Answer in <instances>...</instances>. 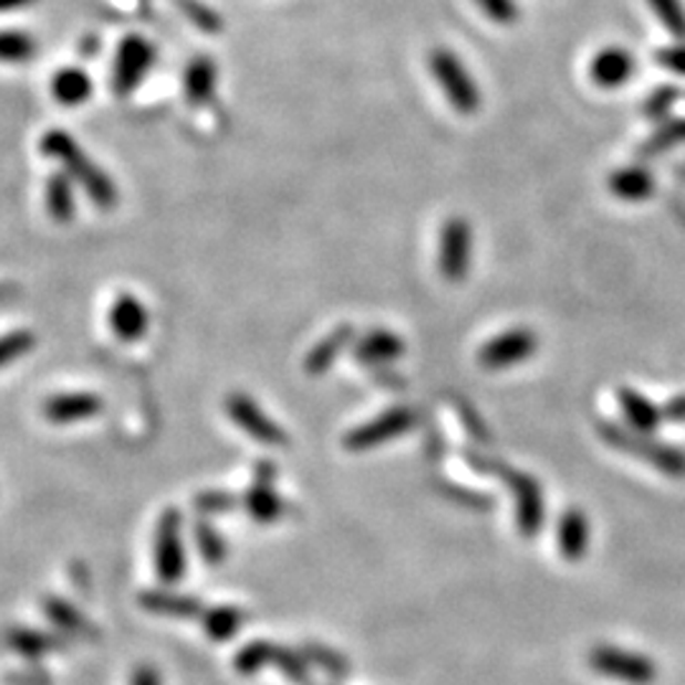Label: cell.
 I'll return each mask as SVG.
<instances>
[{"label": "cell", "instance_id": "19", "mask_svg": "<svg viewBox=\"0 0 685 685\" xmlns=\"http://www.w3.org/2000/svg\"><path fill=\"white\" fill-rule=\"evenodd\" d=\"M51 97L64 107H80L92 97V80L84 69L66 66L51 76Z\"/></svg>", "mask_w": 685, "mask_h": 685}, {"label": "cell", "instance_id": "24", "mask_svg": "<svg viewBox=\"0 0 685 685\" xmlns=\"http://www.w3.org/2000/svg\"><path fill=\"white\" fill-rule=\"evenodd\" d=\"M39 43L25 31H0V62L25 64L37 54Z\"/></svg>", "mask_w": 685, "mask_h": 685}, {"label": "cell", "instance_id": "21", "mask_svg": "<svg viewBox=\"0 0 685 685\" xmlns=\"http://www.w3.org/2000/svg\"><path fill=\"white\" fill-rule=\"evenodd\" d=\"M184 90H186L188 102L194 104V107H201V104H206L208 100L214 97V92H216V64H214L211 56L201 54L188 64Z\"/></svg>", "mask_w": 685, "mask_h": 685}, {"label": "cell", "instance_id": "27", "mask_svg": "<svg viewBox=\"0 0 685 685\" xmlns=\"http://www.w3.org/2000/svg\"><path fill=\"white\" fill-rule=\"evenodd\" d=\"M650 8H653L657 21H661L671 37L685 41V8L681 0H647Z\"/></svg>", "mask_w": 685, "mask_h": 685}, {"label": "cell", "instance_id": "36", "mask_svg": "<svg viewBox=\"0 0 685 685\" xmlns=\"http://www.w3.org/2000/svg\"><path fill=\"white\" fill-rule=\"evenodd\" d=\"M198 541H201V551H204V557L208 561H221L224 549H221V541L216 539V533L201 531V533H198Z\"/></svg>", "mask_w": 685, "mask_h": 685}, {"label": "cell", "instance_id": "4", "mask_svg": "<svg viewBox=\"0 0 685 685\" xmlns=\"http://www.w3.org/2000/svg\"><path fill=\"white\" fill-rule=\"evenodd\" d=\"M437 267L447 282H463L473 267V227L465 216H449L439 229Z\"/></svg>", "mask_w": 685, "mask_h": 685}, {"label": "cell", "instance_id": "2", "mask_svg": "<svg viewBox=\"0 0 685 685\" xmlns=\"http://www.w3.org/2000/svg\"><path fill=\"white\" fill-rule=\"evenodd\" d=\"M600 435L610 447L645 459L647 465L671 475V478H683L685 475V453L678 447L657 445L655 439H647L645 435H637V432H627L624 427H617V424H600Z\"/></svg>", "mask_w": 685, "mask_h": 685}, {"label": "cell", "instance_id": "25", "mask_svg": "<svg viewBox=\"0 0 685 685\" xmlns=\"http://www.w3.org/2000/svg\"><path fill=\"white\" fill-rule=\"evenodd\" d=\"M241 622H245V612L237 606H214L211 612H206L204 627L211 640H229L237 635Z\"/></svg>", "mask_w": 685, "mask_h": 685}, {"label": "cell", "instance_id": "9", "mask_svg": "<svg viewBox=\"0 0 685 685\" xmlns=\"http://www.w3.org/2000/svg\"><path fill=\"white\" fill-rule=\"evenodd\" d=\"M227 414L239 429H245L247 435L267 447H284L288 445V435L277 424L262 406H259L249 394H229L227 398Z\"/></svg>", "mask_w": 685, "mask_h": 685}, {"label": "cell", "instance_id": "14", "mask_svg": "<svg viewBox=\"0 0 685 685\" xmlns=\"http://www.w3.org/2000/svg\"><path fill=\"white\" fill-rule=\"evenodd\" d=\"M632 74H635V56L622 46L600 49L594 54L592 64H589V76H592V82L602 86V90L624 86L632 80Z\"/></svg>", "mask_w": 685, "mask_h": 685}, {"label": "cell", "instance_id": "37", "mask_svg": "<svg viewBox=\"0 0 685 685\" xmlns=\"http://www.w3.org/2000/svg\"><path fill=\"white\" fill-rule=\"evenodd\" d=\"M129 685H163V678L153 665H137L129 675Z\"/></svg>", "mask_w": 685, "mask_h": 685}, {"label": "cell", "instance_id": "6", "mask_svg": "<svg viewBox=\"0 0 685 685\" xmlns=\"http://www.w3.org/2000/svg\"><path fill=\"white\" fill-rule=\"evenodd\" d=\"M589 663L600 675L606 678L630 683V685H650L657 678V667L645 655L630 653V650L600 645L592 650L589 655Z\"/></svg>", "mask_w": 685, "mask_h": 685}, {"label": "cell", "instance_id": "3", "mask_svg": "<svg viewBox=\"0 0 685 685\" xmlns=\"http://www.w3.org/2000/svg\"><path fill=\"white\" fill-rule=\"evenodd\" d=\"M429 69L435 82L442 86L447 102L463 115H473L480 107V90L473 82L467 66L459 62V56L449 49H435L429 54Z\"/></svg>", "mask_w": 685, "mask_h": 685}, {"label": "cell", "instance_id": "12", "mask_svg": "<svg viewBox=\"0 0 685 685\" xmlns=\"http://www.w3.org/2000/svg\"><path fill=\"white\" fill-rule=\"evenodd\" d=\"M110 331L115 333L123 343L143 341L147 328H151V312L143 305V300L133 292H120L112 300L107 312Z\"/></svg>", "mask_w": 685, "mask_h": 685}, {"label": "cell", "instance_id": "5", "mask_svg": "<svg viewBox=\"0 0 685 685\" xmlns=\"http://www.w3.org/2000/svg\"><path fill=\"white\" fill-rule=\"evenodd\" d=\"M153 64L155 49L151 41L137 37V33H129V37L120 41L115 66H112V86H115L120 97H127L129 92H135L137 86L143 84L145 74L151 72Z\"/></svg>", "mask_w": 685, "mask_h": 685}, {"label": "cell", "instance_id": "10", "mask_svg": "<svg viewBox=\"0 0 685 685\" xmlns=\"http://www.w3.org/2000/svg\"><path fill=\"white\" fill-rule=\"evenodd\" d=\"M155 571L166 584L180 582L186 574V549L180 536V513L166 510L155 531Z\"/></svg>", "mask_w": 685, "mask_h": 685}, {"label": "cell", "instance_id": "13", "mask_svg": "<svg viewBox=\"0 0 685 685\" xmlns=\"http://www.w3.org/2000/svg\"><path fill=\"white\" fill-rule=\"evenodd\" d=\"M104 409V398L90 392H66L49 396L43 404V416L51 424H76L84 419H92Z\"/></svg>", "mask_w": 685, "mask_h": 685}, {"label": "cell", "instance_id": "39", "mask_svg": "<svg viewBox=\"0 0 685 685\" xmlns=\"http://www.w3.org/2000/svg\"><path fill=\"white\" fill-rule=\"evenodd\" d=\"M31 0H0V11H13V8H21Z\"/></svg>", "mask_w": 685, "mask_h": 685}, {"label": "cell", "instance_id": "1", "mask_svg": "<svg viewBox=\"0 0 685 685\" xmlns=\"http://www.w3.org/2000/svg\"><path fill=\"white\" fill-rule=\"evenodd\" d=\"M39 147L46 158L62 163L64 173H69V178L84 188V194L90 196L94 206L104 208V211L117 206V186L112 184L107 173L100 166H94L90 155L82 151L80 143H74L72 135L64 133V129H49V133L41 137Z\"/></svg>", "mask_w": 685, "mask_h": 685}, {"label": "cell", "instance_id": "32", "mask_svg": "<svg viewBox=\"0 0 685 685\" xmlns=\"http://www.w3.org/2000/svg\"><path fill=\"white\" fill-rule=\"evenodd\" d=\"M675 97H678V90H675V86H661V90L653 92V97L643 104V112L647 117L661 120L665 117V112L673 107Z\"/></svg>", "mask_w": 685, "mask_h": 685}, {"label": "cell", "instance_id": "7", "mask_svg": "<svg viewBox=\"0 0 685 685\" xmlns=\"http://www.w3.org/2000/svg\"><path fill=\"white\" fill-rule=\"evenodd\" d=\"M416 424V414L409 406H394V409L384 412L376 419H371L369 424H363V427L351 429L349 435H345V449H351V453H366V449H374L386 445V442H392L396 437H402L409 432Z\"/></svg>", "mask_w": 685, "mask_h": 685}, {"label": "cell", "instance_id": "38", "mask_svg": "<svg viewBox=\"0 0 685 685\" xmlns=\"http://www.w3.org/2000/svg\"><path fill=\"white\" fill-rule=\"evenodd\" d=\"M663 414L667 416V419H673V422H685V396L673 398V402L667 404V409Z\"/></svg>", "mask_w": 685, "mask_h": 685}, {"label": "cell", "instance_id": "8", "mask_svg": "<svg viewBox=\"0 0 685 685\" xmlns=\"http://www.w3.org/2000/svg\"><path fill=\"white\" fill-rule=\"evenodd\" d=\"M539 351V335L531 328H510V331L490 338L478 351V363L488 371L513 369Z\"/></svg>", "mask_w": 685, "mask_h": 685}, {"label": "cell", "instance_id": "40", "mask_svg": "<svg viewBox=\"0 0 685 685\" xmlns=\"http://www.w3.org/2000/svg\"><path fill=\"white\" fill-rule=\"evenodd\" d=\"M13 292H15V288H13V284H0V302H3V300H8V298H11V294H13Z\"/></svg>", "mask_w": 685, "mask_h": 685}, {"label": "cell", "instance_id": "30", "mask_svg": "<svg viewBox=\"0 0 685 685\" xmlns=\"http://www.w3.org/2000/svg\"><path fill=\"white\" fill-rule=\"evenodd\" d=\"M274 657V647L267 643H251L247 645L241 653L237 655V667L241 673H255L262 667L267 661H272Z\"/></svg>", "mask_w": 685, "mask_h": 685}, {"label": "cell", "instance_id": "31", "mask_svg": "<svg viewBox=\"0 0 685 685\" xmlns=\"http://www.w3.org/2000/svg\"><path fill=\"white\" fill-rule=\"evenodd\" d=\"M482 8V13L488 15L490 21H496L500 25H510L518 21V6L513 0H475Z\"/></svg>", "mask_w": 685, "mask_h": 685}, {"label": "cell", "instance_id": "29", "mask_svg": "<svg viewBox=\"0 0 685 685\" xmlns=\"http://www.w3.org/2000/svg\"><path fill=\"white\" fill-rule=\"evenodd\" d=\"M683 141H685V120H671V123H665L661 129H657L653 141L640 147V153L657 155V153H663V151H667V147L678 145Z\"/></svg>", "mask_w": 685, "mask_h": 685}, {"label": "cell", "instance_id": "35", "mask_svg": "<svg viewBox=\"0 0 685 685\" xmlns=\"http://www.w3.org/2000/svg\"><path fill=\"white\" fill-rule=\"evenodd\" d=\"M46 612H49V617L51 620H62L64 622V627H69V630H80L82 627V617L80 614H76L74 610H69V606L64 604V602H54L51 600L49 604H46Z\"/></svg>", "mask_w": 685, "mask_h": 685}, {"label": "cell", "instance_id": "11", "mask_svg": "<svg viewBox=\"0 0 685 685\" xmlns=\"http://www.w3.org/2000/svg\"><path fill=\"white\" fill-rule=\"evenodd\" d=\"M508 478L510 490L516 496V518L518 528L523 536H536L543 523V492L541 485L536 482L531 475L513 473L502 467L500 470Z\"/></svg>", "mask_w": 685, "mask_h": 685}, {"label": "cell", "instance_id": "22", "mask_svg": "<svg viewBox=\"0 0 685 685\" xmlns=\"http://www.w3.org/2000/svg\"><path fill=\"white\" fill-rule=\"evenodd\" d=\"M46 211L56 224H72L76 211L74 180L69 173H54L46 184Z\"/></svg>", "mask_w": 685, "mask_h": 685}, {"label": "cell", "instance_id": "26", "mask_svg": "<svg viewBox=\"0 0 685 685\" xmlns=\"http://www.w3.org/2000/svg\"><path fill=\"white\" fill-rule=\"evenodd\" d=\"M143 606L158 614H170V617H194V614L201 612V604H198L196 600H190V596L160 594V592L145 594Z\"/></svg>", "mask_w": 685, "mask_h": 685}, {"label": "cell", "instance_id": "28", "mask_svg": "<svg viewBox=\"0 0 685 685\" xmlns=\"http://www.w3.org/2000/svg\"><path fill=\"white\" fill-rule=\"evenodd\" d=\"M33 345H37V338H33L31 331H13L0 335V369L23 359L25 353L33 351Z\"/></svg>", "mask_w": 685, "mask_h": 685}, {"label": "cell", "instance_id": "20", "mask_svg": "<svg viewBox=\"0 0 685 685\" xmlns=\"http://www.w3.org/2000/svg\"><path fill=\"white\" fill-rule=\"evenodd\" d=\"M557 541H559V551L569 561H577L584 557L589 549V520L582 510L571 508L559 518Z\"/></svg>", "mask_w": 685, "mask_h": 685}, {"label": "cell", "instance_id": "16", "mask_svg": "<svg viewBox=\"0 0 685 685\" xmlns=\"http://www.w3.org/2000/svg\"><path fill=\"white\" fill-rule=\"evenodd\" d=\"M355 341V333L351 325H338L335 331L328 333L323 341H318L315 345H312V351L308 353L305 359V371L312 376H320L325 374L328 369L333 366L338 355H341L349 345H353Z\"/></svg>", "mask_w": 685, "mask_h": 685}, {"label": "cell", "instance_id": "34", "mask_svg": "<svg viewBox=\"0 0 685 685\" xmlns=\"http://www.w3.org/2000/svg\"><path fill=\"white\" fill-rule=\"evenodd\" d=\"M655 62L665 66L667 72L685 76V43H675V46H665L655 51Z\"/></svg>", "mask_w": 685, "mask_h": 685}, {"label": "cell", "instance_id": "33", "mask_svg": "<svg viewBox=\"0 0 685 685\" xmlns=\"http://www.w3.org/2000/svg\"><path fill=\"white\" fill-rule=\"evenodd\" d=\"M11 645L15 650H21V653H29V655H37V653H43V650L49 647V640L41 635V632H31V630H15L11 632Z\"/></svg>", "mask_w": 685, "mask_h": 685}, {"label": "cell", "instance_id": "23", "mask_svg": "<svg viewBox=\"0 0 685 685\" xmlns=\"http://www.w3.org/2000/svg\"><path fill=\"white\" fill-rule=\"evenodd\" d=\"M247 510L251 513V518L259 520V523H272V520L282 516L284 506H282V500L270 490L267 480L259 478V482L249 490V496H247Z\"/></svg>", "mask_w": 685, "mask_h": 685}, {"label": "cell", "instance_id": "18", "mask_svg": "<svg viewBox=\"0 0 685 685\" xmlns=\"http://www.w3.org/2000/svg\"><path fill=\"white\" fill-rule=\"evenodd\" d=\"M610 190L620 198V201L627 204L647 201L655 190V176L643 166L620 168L610 176Z\"/></svg>", "mask_w": 685, "mask_h": 685}, {"label": "cell", "instance_id": "17", "mask_svg": "<svg viewBox=\"0 0 685 685\" xmlns=\"http://www.w3.org/2000/svg\"><path fill=\"white\" fill-rule=\"evenodd\" d=\"M617 398H620V409L624 414V419H627V424L637 432V435H650V432H655L657 427H661L663 412L657 409L650 398L635 392V388H620Z\"/></svg>", "mask_w": 685, "mask_h": 685}, {"label": "cell", "instance_id": "15", "mask_svg": "<svg viewBox=\"0 0 685 685\" xmlns=\"http://www.w3.org/2000/svg\"><path fill=\"white\" fill-rule=\"evenodd\" d=\"M406 353V343L402 335H396L388 328H374V331L363 333L353 341L355 361L366 363V366H384L394 363Z\"/></svg>", "mask_w": 685, "mask_h": 685}]
</instances>
